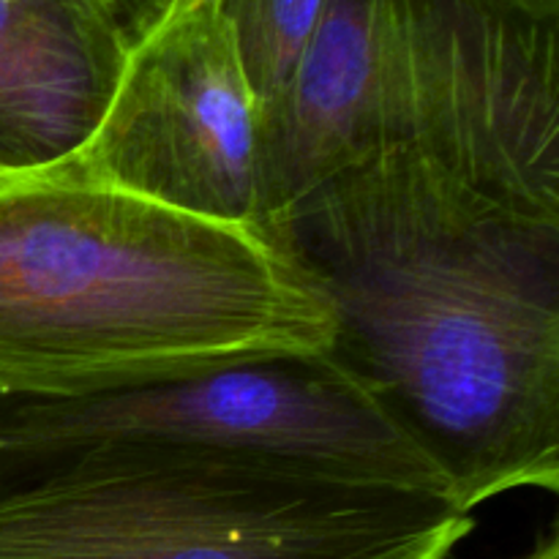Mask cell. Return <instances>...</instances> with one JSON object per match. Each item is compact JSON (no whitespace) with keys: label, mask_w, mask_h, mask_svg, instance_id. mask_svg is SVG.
I'll use <instances>...</instances> for the list:
<instances>
[{"label":"cell","mask_w":559,"mask_h":559,"mask_svg":"<svg viewBox=\"0 0 559 559\" xmlns=\"http://www.w3.org/2000/svg\"><path fill=\"white\" fill-rule=\"evenodd\" d=\"M262 107L218 0H178L126 55L91 140L41 175L260 227Z\"/></svg>","instance_id":"5b68a950"},{"label":"cell","mask_w":559,"mask_h":559,"mask_svg":"<svg viewBox=\"0 0 559 559\" xmlns=\"http://www.w3.org/2000/svg\"><path fill=\"white\" fill-rule=\"evenodd\" d=\"M380 71V0H328L325 14L262 118L260 227L364 153Z\"/></svg>","instance_id":"52a82bcc"},{"label":"cell","mask_w":559,"mask_h":559,"mask_svg":"<svg viewBox=\"0 0 559 559\" xmlns=\"http://www.w3.org/2000/svg\"><path fill=\"white\" fill-rule=\"evenodd\" d=\"M3 180H9V178H0V183H3Z\"/></svg>","instance_id":"8fae6325"},{"label":"cell","mask_w":559,"mask_h":559,"mask_svg":"<svg viewBox=\"0 0 559 559\" xmlns=\"http://www.w3.org/2000/svg\"><path fill=\"white\" fill-rule=\"evenodd\" d=\"M126 55L82 0H0V178L74 156L107 112Z\"/></svg>","instance_id":"8992f818"},{"label":"cell","mask_w":559,"mask_h":559,"mask_svg":"<svg viewBox=\"0 0 559 559\" xmlns=\"http://www.w3.org/2000/svg\"><path fill=\"white\" fill-rule=\"evenodd\" d=\"M87 451L265 453L353 480L451 497L429 456L328 355L85 396H0V462Z\"/></svg>","instance_id":"277c9868"},{"label":"cell","mask_w":559,"mask_h":559,"mask_svg":"<svg viewBox=\"0 0 559 559\" xmlns=\"http://www.w3.org/2000/svg\"><path fill=\"white\" fill-rule=\"evenodd\" d=\"M262 118L293 80L328 0H218Z\"/></svg>","instance_id":"ba28073f"},{"label":"cell","mask_w":559,"mask_h":559,"mask_svg":"<svg viewBox=\"0 0 559 559\" xmlns=\"http://www.w3.org/2000/svg\"><path fill=\"white\" fill-rule=\"evenodd\" d=\"M451 497L233 451L0 462V559H448Z\"/></svg>","instance_id":"3957f363"},{"label":"cell","mask_w":559,"mask_h":559,"mask_svg":"<svg viewBox=\"0 0 559 559\" xmlns=\"http://www.w3.org/2000/svg\"><path fill=\"white\" fill-rule=\"evenodd\" d=\"M333 311L328 358L459 508L559 489V222L377 145L265 224Z\"/></svg>","instance_id":"6da1fadb"},{"label":"cell","mask_w":559,"mask_h":559,"mask_svg":"<svg viewBox=\"0 0 559 559\" xmlns=\"http://www.w3.org/2000/svg\"><path fill=\"white\" fill-rule=\"evenodd\" d=\"M524 559H559V540H557V535L551 533L549 538L540 540V544L535 546V549L530 551V555L524 557Z\"/></svg>","instance_id":"30bf717a"},{"label":"cell","mask_w":559,"mask_h":559,"mask_svg":"<svg viewBox=\"0 0 559 559\" xmlns=\"http://www.w3.org/2000/svg\"><path fill=\"white\" fill-rule=\"evenodd\" d=\"M82 3L96 9L131 49L169 14L178 0H82Z\"/></svg>","instance_id":"9c48e42d"},{"label":"cell","mask_w":559,"mask_h":559,"mask_svg":"<svg viewBox=\"0 0 559 559\" xmlns=\"http://www.w3.org/2000/svg\"><path fill=\"white\" fill-rule=\"evenodd\" d=\"M331 344V306L262 227L58 175L0 183V396H85Z\"/></svg>","instance_id":"7a4b0ae2"}]
</instances>
